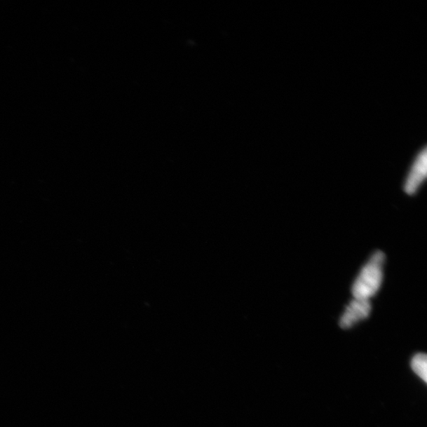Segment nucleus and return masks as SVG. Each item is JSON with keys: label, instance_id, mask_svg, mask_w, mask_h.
<instances>
[{"label": "nucleus", "instance_id": "obj_1", "mask_svg": "<svg viewBox=\"0 0 427 427\" xmlns=\"http://www.w3.org/2000/svg\"><path fill=\"white\" fill-rule=\"evenodd\" d=\"M385 262V253L381 251H377L370 257L353 283L351 292L354 299L370 300L379 292Z\"/></svg>", "mask_w": 427, "mask_h": 427}, {"label": "nucleus", "instance_id": "obj_2", "mask_svg": "<svg viewBox=\"0 0 427 427\" xmlns=\"http://www.w3.org/2000/svg\"><path fill=\"white\" fill-rule=\"evenodd\" d=\"M427 175L426 147L421 150L411 167L405 183V191L408 195H414L426 180Z\"/></svg>", "mask_w": 427, "mask_h": 427}, {"label": "nucleus", "instance_id": "obj_3", "mask_svg": "<svg viewBox=\"0 0 427 427\" xmlns=\"http://www.w3.org/2000/svg\"><path fill=\"white\" fill-rule=\"evenodd\" d=\"M371 308L372 307H371L370 300L353 299L340 318V326L343 329H349L360 321L367 318L370 314Z\"/></svg>", "mask_w": 427, "mask_h": 427}, {"label": "nucleus", "instance_id": "obj_4", "mask_svg": "<svg viewBox=\"0 0 427 427\" xmlns=\"http://www.w3.org/2000/svg\"><path fill=\"white\" fill-rule=\"evenodd\" d=\"M412 369L421 379L426 382L427 380V357L425 354L414 355L411 363Z\"/></svg>", "mask_w": 427, "mask_h": 427}]
</instances>
